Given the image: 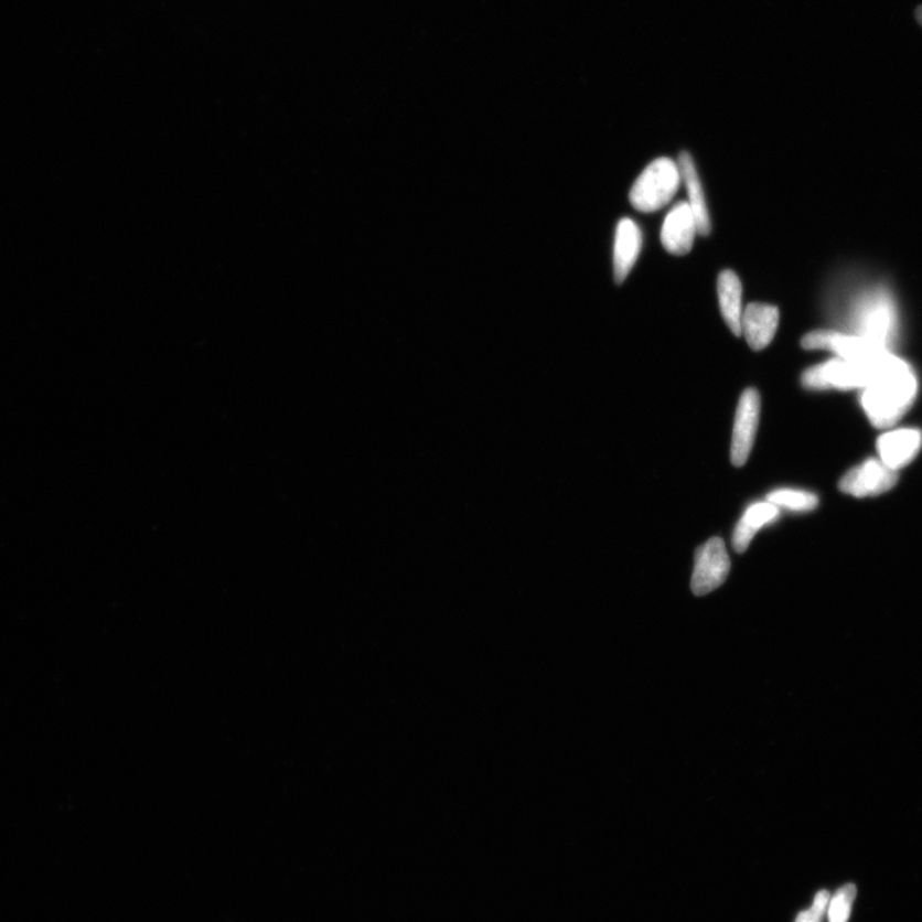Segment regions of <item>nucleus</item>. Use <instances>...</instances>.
I'll return each mask as SVG.
<instances>
[{
    "mask_svg": "<svg viewBox=\"0 0 922 922\" xmlns=\"http://www.w3.org/2000/svg\"><path fill=\"white\" fill-rule=\"evenodd\" d=\"M918 392L915 371L894 354L877 378L862 389V409L873 426L893 427L912 407Z\"/></svg>",
    "mask_w": 922,
    "mask_h": 922,
    "instance_id": "f257e3e1",
    "label": "nucleus"
},
{
    "mask_svg": "<svg viewBox=\"0 0 922 922\" xmlns=\"http://www.w3.org/2000/svg\"><path fill=\"white\" fill-rule=\"evenodd\" d=\"M848 333L893 350L901 333V317L892 291L871 283L858 291L847 310Z\"/></svg>",
    "mask_w": 922,
    "mask_h": 922,
    "instance_id": "f03ea898",
    "label": "nucleus"
},
{
    "mask_svg": "<svg viewBox=\"0 0 922 922\" xmlns=\"http://www.w3.org/2000/svg\"><path fill=\"white\" fill-rule=\"evenodd\" d=\"M894 352H885L871 360L846 361L840 357L817 364L802 375L808 389H864L877 378Z\"/></svg>",
    "mask_w": 922,
    "mask_h": 922,
    "instance_id": "7ed1b4c3",
    "label": "nucleus"
},
{
    "mask_svg": "<svg viewBox=\"0 0 922 922\" xmlns=\"http://www.w3.org/2000/svg\"><path fill=\"white\" fill-rule=\"evenodd\" d=\"M682 174L671 158H658L647 165L631 190L630 201L634 210L653 213L664 208L677 194Z\"/></svg>",
    "mask_w": 922,
    "mask_h": 922,
    "instance_id": "20e7f679",
    "label": "nucleus"
},
{
    "mask_svg": "<svg viewBox=\"0 0 922 922\" xmlns=\"http://www.w3.org/2000/svg\"><path fill=\"white\" fill-rule=\"evenodd\" d=\"M730 558L725 540L714 537L697 548L690 588L696 596L710 593L726 582Z\"/></svg>",
    "mask_w": 922,
    "mask_h": 922,
    "instance_id": "39448f33",
    "label": "nucleus"
},
{
    "mask_svg": "<svg viewBox=\"0 0 922 922\" xmlns=\"http://www.w3.org/2000/svg\"><path fill=\"white\" fill-rule=\"evenodd\" d=\"M761 400L754 388H747L739 399L733 436H731L730 459L736 467H743L749 460L760 422Z\"/></svg>",
    "mask_w": 922,
    "mask_h": 922,
    "instance_id": "423d86ee",
    "label": "nucleus"
},
{
    "mask_svg": "<svg viewBox=\"0 0 922 922\" xmlns=\"http://www.w3.org/2000/svg\"><path fill=\"white\" fill-rule=\"evenodd\" d=\"M898 473L880 459H868L850 469L840 480L839 489L855 497H872L893 489Z\"/></svg>",
    "mask_w": 922,
    "mask_h": 922,
    "instance_id": "0eeeda50",
    "label": "nucleus"
},
{
    "mask_svg": "<svg viewBox=\"0 0 922 922\" xmlns=\"http://www.w3.org/2000/svg\"><path fill=\"white\" fill-rule=\"evenodd\" d=\"M697 234V222L690 205L686 202L674 205L662 228L665 250L673 256H686L692 250Z\"/></svg>",
    "mask_w": 922,
    "mask_h": 922,
    "instance_id": "6e6552de",
    "label": "nucleus"
},
{
    "mask_svg": "<svg viewBox=\"0 0 922 922\" xmlns=\"http://www.w3.org/2000/svg\"><path fill=\"white\" fill-rule=\"evenodd\" d=\"M922 447V433L916 428H900L879 437V459L898 472L916 458Z\"/></svg>",
    "mask_w": 922,
    "mask_h": 922,
    "instance_id": "1a4fd4ad",
    "label": "nucleus"
},
{
    "mask_svg": "<svg viewBox=\"0 0 922 922\" xmlns=\"http://www.w3.org/2000/svg\"><path fill=\"white\" fill-rule=\"evenodd\" d=\"M781 313L774 305L752 303L743 310L742 335L753 352H761L771 344L778 331Z\"/></svg>",
    "mask_w": 922,
    "mask_h": 922,
    "instance_id": "9d476101",
    "label": "nucleus"
},
{
    "mask_svg": "<svg viewBox=\"0 0 922 922\" xmlns=\"http://www.w3.org/2000/svg\"><path fill=\"white\" fill-rule=\"evenodd\" d=\"M643 236L637 224L631 218L620 219L614 244V278L623 283L640 257Z\"/></svg>",
    "mask_w": 922,
    "mask_h": 922,
    "instance_id": "9b49d317",
    "label": "nucleus"
},
{
    "mask_svg": "<svg viewBox=\"0 0 922 922\" xmlns=\"http://www.w3.org/2000/svg\"><path fill=\"white\" fill-rule=\"evenodd\" d=\"M678 167L682 181H685L689 195V205L695 214L698 234L709 236L711 234V219L707 208L703 182L699 180L694 159L687 152H683L678 159Z\"/></svg>",
    "mask_w": 922,
    "mask_h": 922,
    "instance_id": "f8f14e48",
    "label": "nucleus"
},
{
    "mask_svg": "<svg viewBox=\"0 0 922 922\" xmlns=\"http://www.w3.org/2000/svg\"><path fill=\"white\" fill-rule=\"evenodd\" d=\"M718 293L721 314L728 328L735 336H742V283L733 270L726 269L719 275Z\"/></svg>",
    "mask_w": 922,
    "mask_h": 922,
    "instance_id": "ddd939ff",
    "label": "nucleus"
},
{
    "mask_svg": "<svg viewBox=\"0 0 922 922\" xmlns=\"http://www.w3.org/2000/svg\"><path fill=\"white\" fill-rule=\"evenodd\" d=\"M779 507L769 503H757L747 508L733 532V547L739 554L749 548L754 536L761 528L779 518Z\"/></svg>",
    "mask_w": 922,
    "mask_h": 922,
    "instance_id": "4468645a",
    "label": "nucleus"
},
{
    "mask_svg": "<svg viewBox=\"0 0 922 922\" xmlns=\"http://www.w3.org/2000/svg\"><path fill=\"white\" fill-rule=\"evenodd\" d=\"M768 501L778 507L796 513L813 512L818 506V497L813 492L782 489L771 492Z\"/></svg>",
    "mask_w": 922,
    "mask_h": 922,
    "instance_id": "2eb2a0df",
    "label": "nucleus"
},
{
    "mask_svg": "<svg viewBox=\"0 0 922 922\" xmlns=\"http://www.w3.org/2000/svg\"><path fill=\"white\" fill-rule=\"evenodd\" d=\"M856 894V887L854 885H847L838 889L837 893L830 897L828 905L829 922H848Z\"/></svg>",
    "mask_w": 922,
    "mask_h": 922,
    "instance_id": "dca6fc26",
    "label": "nucleus"
},
{
    "mask_svg": "<svg viewBox=\"0 0 922 922\" xmlns=\"http://www.w3.org/2000/svg\"><path fill=\"white\" fill-rule=\"evenodd\" d=\"M830 901V893L828 890H821L815 897L813 908L798 913L794 922H823Z\"/></svg>",
    "mask_w": 922,
    "mask_h": 922,
    "instance_id": "f3484780",
    "label": "nucleus"
},
{
    "mask_svg": "<svg viewBox=\"0 0 922 922\" xmlns=\"http://www.w3.org/2000/svg\"><path fill=\"white\" fill-rule=\"evenodd\" d=\"M915 18L919 22V25L922 28V4L916 8Z\"/></svg>",
    "mask_w": 922,
    "mask_h": 922,
    "instance_id": "a211bd4d",
    "label": "nucleus"
}]
</instances>
